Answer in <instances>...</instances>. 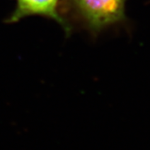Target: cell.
<instances>
[{
    "mask_svg": "<svg viewBox=\"0 0 150 150\" xmlns=\"http://www.w3.org/2000/svg\"><path fill=\"white\" fill-rule=\"evenodd\" d=\"M72 18L86 30L98 35L126 21V0H66Z\"/></svg>",
    "mask_w": 150,
    "mask_h": 150,
    "instance_id": "6da1fadb",
    "label": "cell"
},
{
    "mask_svg": "<svg viewBox=\"0 0 150 150\" xmlns=\"http://www.w3.org/2000/svg\"><path fill=\"white\" fill-rule=\"evenodd\" d=\"M15 8L7 19L8 23H17L29 16H41L59 23L66 34L72 32V26L61 12L63 0H15Z\"/></svg>",
    "mask_w": 150,
    "mask_h": 150,
    "instance_id": "7a4b0ae2",
    "label": "cell"
}]
</instances>
